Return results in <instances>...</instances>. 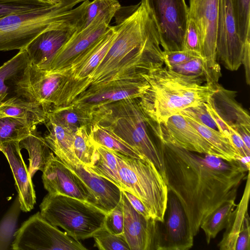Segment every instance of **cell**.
<instances>
[{
    "mask_svg": "<svg viewBox=\"0 0 250 250\" xmlns=\"http://www.w3.org/2000/svg\"><path fill=\"white\" fill-rule=\"evenodd\" d=\"M49 111L41 104L19 96L3 100L0 104V115L21 119L34 126L45 123Z\"/></svg>",
    "mask_w": 250,
    "mask_h": 250,
    "instance_id": "24",
    "label": "cell"
},
{
    "mask_svg": "<svg viewBox=\"0 0 250 250\" xmlns=\"http://www.w3.org/2000/svg\"><path fill=\"white\" fill-rule=\"evenodd\" d=\"M233 129L240 136L247 148L250 149V128L239 126Z\"/></svg>",
    "mask_w": 250,
    "mask_h": 250,
    "instance_id": "50",
    "label": "cell"
},
{
    "mask_svg": "<svg viewBox=\"0 0 250 250\" xmlns=\"http://www.w3.org/2000/svg\"><path fill=\"white\" fill-rule=\"evenodd\" d=\"M48 112L47 119L73 132L82 126L89 127L92 118L72 104L54 106Z\"/></svg>",
    "mask_w": 250,
    "mask_h": 250,
    "instance_id": "30",
    "label": "cell"
},
{
    "mask_svg": "<svg viewBox=\"0 0 250 250\" xmlns=\"http://www.w3.org/2000/svg\"><path fill=\"white\" fill-rule=\"evenodd\" d=\"M14 250H85L80 242L47 221L37 212L23 222L15 233Z\"/></svg>",
    "mask_w": 250,
    "mask_h": 250,
    "instance_id": "8",
    "label": "cell"
},
{
    "mask_svg": "<svg viewBox=\"0 0 250 250\" xmlns=\"http://www.w3.org/2000/svg\"><path fill=\"white\" fill-rule=\"evenodd\" d=\"M40 208L44 219L78 240L92 237L104 227L106 213L85 201L48 193Z\"/></svg>",
    "mask_w": 250,
    "mask_h": 250,
    "instance_id": "7",
    "label": "cell"
},
{
    "mask_svg": "<svg viewBox=\"0 0 250 250\" xmlns=\"http://www.w3.org/2000/svg\"><path fill=\"white\" fill-rule=\"evenodd\" d=\"M8 93H0V104L2 101H3L6 96L7 95Z\"/></svg>",
    "mask_w": 250,
    "mask_h": 250,
    "instance_id": "52",
    "label": "cell"
},
{
    "mask_svg": "<svg viewBox=\"0 0 250 250\" xmlns=\"http://www.w3.org/2000/svg\"><path fill=\"white\" fill-rule=\"evenodd\" d=\"M235 97V91L226 89L218 83L207 103L228 126L232 128L239 126L250 128L249 113Z\"/></svg>",
    "mask_w": 250,
    "mask_h": 250,
    "instance_id": "23",
    "label": "cell"
},
{
    "mask_svg": "<svg viewBox=\"0 0 250 250\" xmlns=\"http://www.w3.org/2000/svg\"><path fill=\"white\" fill-rule=\"evenodd\" d=\"M168 191L178 198L193 237L206 218L235 200L249 170L240 161L191 152L158 141Z\"/></svg>",
    "mask_w": 250,
    "mask_h": 250,
    "instance_id": "1",
    "label": "cell"
},
{
    "mask_svg": "<svg viewBox=\"0 0 250 250\" xmlns=\"http://www.w3.org/2000/svg\"><path fill=\"white\" fill-rule=\"evenodd\" d=\"M113 152L118 162L123 190L131 192L139 199L151 218L163 222L168 190L160 172L145 157H131Z\"/></svg>",
    "mask_w": 250,
    "mask_h": 250,
    "instance_id": "6",
    "label": "cell"
},
{
    "mask_svg": "<svg viewBox=\"0 0 250 250\" xmlns=\"http://www.w3.org/2000/svg\"><path fill=\"white\" fill-rule=\"evenodd\" d=\"M229 139L238 152L241 158L240 159L242 158L250 156V149H248L246 146L240 136L234 129L229 126Z\"/></svg>",
    "mask_w": 250,
    "mask_h": 250,
    "instance_id": "47",
    "label": "cell"
},
{
    "mask_svg": "<svg viewBox=\"0 0 250 250\" xmlns=\"http://www.w3.org/2000/svg\"><path fill=\"white\" fill-rule=\"evenodd\" d=\"M133 208L140 214L146 218H151L148 212L141 201L131 192L122 190Z\"/></svg>",
    "mask_w": 250,
    "mask_h": 250,
    "instance_id": "48",
    "label": "cell"
},
{
    "mask_svg": "<svg viewBox=\"0 0 250 250\" xmlns=\"http://www.w3.org/2000/svg\"><path fill=\"white\" fill-rule=\"evenodd\" d=\"M89 127L83 126L74 132L73 152L76 158L84 165L92 166L96 146L92 141L89 132Z\"/></svg>",
    "mask_w": 250,
    "mask_h": 250,
    "instance_id": "34",
    "label": "cell"
},
{
    "mask_svg": "<svg viewBox=\"0 0 250 250\" xmlns=\"http://www.w3.org/2000/svg\"><path fill=\"white\" fill-rule=\"evenodd\" d=\"M242 197L232 211L221 240L217 245L221 250H235L236 242L248 213L250 194V172H248Z\"/></svg>",
    "mask_w": 250,
    "mask_h": 250,
    "instance_id": "25",
    "label": "cell"
},
{
    "mask_svg": "<svg viewBox=\"0 0 250 250\" xmlns=\"http://www.w3.org/2000/svg\"><path fill=\"white\" fill-rule=\"evenodd\" d=\"M159 32L163 51L183 50L188 20L185 0H143Z\"/></svg>",
    "mask_w": 250,
    "mask_h": 250,
    "instance_id": "11",
    "label": "cell"
},
{
    "mask_svg": "<svg viewBox=\"0 0 250 250\" xmlns=\"http://www.w3.org/2000/svg\"><path fill=\"white\" fill-rule=\"evenodd\" d=\"M116 35L115 26H109L104 34L79 56L65 70L68 79L59 106L70 104L77 90L95 71L106 55Z\"/></svg>",
    "mask_w": 250,
    "mask_h": 250,
    "instance_id": "15",
    "label": "cell"
},
{
    "mask_svg": "<svg viewBox=\"0 0 250 250\" xmlns=\"http://www.w3.org/2000/svg\"><path fill=\"white\" fill-rule=\"evenodd\" d=\"M219 8V0H189L188 18L195 24L211 85L217 84L221 76L216 57Z\"/></svg>",
    "mask_w": 250,
    "mask_h": 250,
    "instance_id": "12",
    "label": "cell"
},
{
    "mask_svg": "<svg viewBox=\"0 0 250 250\" xmlns=\"http://www.w3.org/2000/svg\"><path fill=\"white\" fill-rule=\"evenodd\" d=\"M76 31V27L71 26L52 28L40 34L25 48L30 62L49 71L57 53Z\"/></svg>",
    "mask_w": 250,
    "mask_h": 250,
    "instance_id": "21",
    "label": "cell"
},
{
    "mask_svg": "<svg viewBox=\"0 0 250 250\" xmlns=\"http://www.w3.org/2000/svg\"><path fill=\"white\" fill-rule=\"evenodd\" d=\"M95 246L101 250H130L123 234L116 235L109 232L104 227L92 237Z\"/></svg>",
    "mask_w": 250,
    "mask_h": 250,
    "instance_id": "38",
    "label": "cell"
},
{
    "mask_svg": "<svg viewBox=\"0 0 250 250\" xmlns=\"http://www.w3.org/2000/svg\"><path fill=\"white\" fill-rule=\"evenodd\" d=\"M42 172L43 186L49 193L78 199L97 207L96 199L90 189L53 152Z\"/></svg>",
    "mask_w": 250,
    "mask_h": 250,
    "instance_id": "18",
    "label": "cell"
},
{
    "mask_svg": "<svg viewBox=\"0 0 250 250\" xmlns=\"http://www.w3.org/2000/svg\"><path fill=\"white\" fill-rule=\"evenodd\" d=\"M245 43L237 31L231 0H219L216 45L217 61L229 70H237L242 64Z\"/></svg>",
    "mask_w": 250,
    "mask_h": 250,
    "instance_id": "16",
    "label": "cell"
},
{
    "mask_svg": "<svg viewBox=\"0 0 250 250\" xmlns=\"http://www.w3.org/2000/svg\"><path fill=\"white\" fill-rule=\"evenodd\" d=\"M88 0H62L46 7L0 18V51L25 49L41 33L76 26Z\"/></svg>",
    "mask_w": 250,
    "mask_h": 250,
    "instance_id": "4",
    "label": "cell"
},
{
    "mask_svg": "<svg viewBox=\"0 0 250 250\" xmlns=\"http://www.w3.org/2000/svg\"><path fill=\"white\" fill-rule=\"evenodd\" d=\"M241 63L243 64L247 84L250 83V40L247 41L244 44Z\"/></svg>",
    "mask_w": 250,
    "mask_h": 250,
    "instance_id": "49",
    "label": "cell"
},
{
    "mask_svg": "<svg viewBox=\"0 0 250 250\" xmlns=\"http://www.w3.org/2000/svg\"><path fill=\"white\" fill-rule=\"evenodd\" d=\"M120 8L118 1L99 14L83 30L76 31L57 53L49 71H60L68 68L79 56L104 34L112 18Z\"/></svg>",
    "mask_w": 250,
    "mask_h": 250,
    "instance_id": "13",
    "label": "cell"
},
{
    "mask_svg": "<svg viewBox=\"0 0 250 250\" xmlns=\"http://www.w3.org/2000/svg\"><path fill=\"white\" fill-rule=\"evenodd\" d=\"M183 50L201 56L199 35L194 22L189 18L185 36Z\"/></svg>",
    "mask_w": 250,
    "mask_h": 250,
    "instance_id": "44",
    "label": "cell"
},
{
    "mask_svg": "<svg viewBox=\"0 0 250 250\" xmlns=\"http://www.w3.org/2000/svg\"><path fill=\"white\" fill-rule=\"evenodd\" d=\"M36 128V126L25 120L0 115V145L10 141H20Z\"/></svg>",
    "mask_w": 250,
    "mask_h": 250,
    "instance_id": "33",
    "label": "cell"
},
{
    "mask_svg": "<svg viewBox=\"0 0 250 250\" xmlns=\"http://www.w3.org/2000/svg\"><path fill=\"white\" fill-rule=\"evenodd\" d=\"M250 250V223L248 213L245 216L242 228L238 236L235 250Z\"/></svg>",
    "mask_w": 250,
    "mask_h": 250,
    "instance_id": "46",
    "label": "cell"
},
{
    "mask_svg": "<svg viewBox=\"0 0 250 250\" xmlns=\"http://www.w3.org/2000/svg\"><path fill=\"white\" fill-rule=\"evenodd\" d=\"M166 217L162 222L161 250H188L193 245L184 209L176 196L168 191Z\"/></svg>",
    "mask_w": 250,
    "mask_h": 250,
    "instance_id": "19",
    "label": "cell"
},
{
    "mask_svg": "<svg viewBox=\"0 0 250 250\" xmlns=\"http://www.w3.org/2000/svg\"><path fill=\"white\" fill-rule=\"evenodd\" d=\"M20 141H13L0 145V151L6 157L12 171L21 209L32 210L36 203V193L32 177L21 152Z\"/></svg>",
    "mask_w": 250,
    "mask_h": 250,
    "instance_id": "22",
    "label": "cell"
},
{
    "mask_svg": "<svg viewBox=\"0 0 250 250\" xmlns=\"http://www.w3.org/2000/svg\"><path fill=\"white\" fill-rule=\"evenodd\" d=\"M118 1L117 0H94L91 2L89 0L77 24L76 32L83 30L99 14Z\"/></svg>",
    "mask_w": 250,
    "mask_h": 250,
    "instance_id": "40",
    "label": "cell"
},
{
    "mask_svg": "<svg viewBox=\"0 0 250 250\" xmlns=\"http://www.w3.org/2000/svg\"><path fill=\"white\" fill-rule=\"evenodd\" d=\"M20 209V204L17 196L12 207L0 222V250H7L10 246H11L17 230Z\"/></svg>",
    "mask_w": 250,
    "mask_h": 250,
    "instance_id": "36",
    "label": "cell"
},
{
    "mask_svg": "<svg viewBox=\"0 0 250 250\" xmlns=\"http://www.w3.org/2000/svg\"><path fill=\"white\" fill-rule=\"evenodd\" d=\"M163 54L164 63L168 68L181 64L193 58L201 57L200 55L185 50L163 51Z\"/></svg>",
    "mask_w": 250,
    "mask_h": 250,
    "instance_id": "45",
    "label": "cell"
},
{
    "mask_svg": "<svg viewBox=\"0 0 250 250\" xmlns=\"http://www.w3.org/2000/svg\"><path fill=\"white\" fill-rule=\"evenodd\" d=\"M51 5L39 0H0V18Z\"/></svg>",
    "mask_w": 250,
    "mask_h": 250,
    "instance_id": "39",
    "label": "cell"
},
{
    "mask_svg": "<svg viewBox=\"0 0 250 250\" xmlns=\"http://www.w3.org/2000/svg\"><path fill=\"white\" fill-rule=\"evenodd\" d=\"M93 123L110 130L151 161L165 180L163 159L148 133L147 117L141 107L139 98L126 99L101 107L92 115Z\"/></svg>",
    "mask_w": 250,
    "mask_h": 250,
    "instance_id": "5",
    "label": "cell"
},
{
    "mask_svg": "<svg viewBox=\"0 0 250 250\" xmlns=\"http://www.w3.org/2000/svg\"><path fill=\"white\" fill-rule=\"evenodd\" d=\"M143 77L149 86L139 99L140 104L147 118L156 123L206 103L215 89V85L203 84V78L182 75L163 65L149 69Z\"/></svg>",
    "mask_w": 250,
    "mask_h": 250,
    "instance_id": "3",
    "label": "cell"
},
{
    "mask_svg": "<svg viewBox=\"0 0 250 250\" xmlns=\"http://www.w3.org/2000/svg\"><path fill=\"white\" fill-rule=\"evenodd\" d=\"M81 179L95 197L97 207L106 214L118 204L121 199L122 190L109 180L92 171L76 157L67 158L57 155Z\"/></svg>",
    "mask_w": 250,
    "mask_h": 250,
    "instance_id": "20",
    "label": "cell"
},
{
    "mask_svg": "<svg viewBox=\"0 0 250 250\" xmlns=\"http://www.w3.org/2000/svg\"><path fill=\"white\" fill-rule=\"evenodd\" d=\"M180 113L210 128L218 131L215 121L207 108L205 103L187 107Z\"/></svg>",
    "mask_w": 250,
    "mask_h": 250,
    "instance_id": "42",
    "label": "cell"
},
{
    "mask_svg": "<svg viewBox=\"0 0 250 250\" xmlns=\"http://www.w3.org/2000/svg\"><path fill=\"white\" fill-rule=\"evenodd\" d=\"M21 149L27 150L29 156L28 170L32 177L38 171H42L52 152L47 143L36 128L27 137L20 141Z\"/></svg>",
    "mask_w": 250,
    "mask_h": 250,
    "instance_id": "26",
    "label": "cell"
},
{
    "mask_svg": "<svg viewBox=\"0 0 250 250\" xmlns=\"http://www.w3.org/2000/svg\"><path fill=\"white\" fill-rule=\"evenodd\" d=\"M121 200L124 215L123 234L130 250H161L162 222L138 213L122 190Z\"/></svg>",
    "mask_w": 250,
    "mask_h": 250,
    "instance_id": "17",
    "label": "cell"
},
{
    "mask_svg": "<svg viewBox=\"0 0 250 250\" xmlns=\"http://www.w3.org/2000/svg\"></svg>",
    "mask_w": 250,
    "mask_h": 250,
    "instance_id": "53",
    "label": "cell"
},
{
    "mask_svg": "<svg viewBox=\"0 0 250 250\" xmlns=\"http://www.w3.org/2000/svg\"><path fill=\"white\" fill-rule=\"evenodd\" d=\"M236 204L235 200L225 203L215 209L203 222L200 226L204 232L208 244L227 227L230 214Z\"/></svg>",
    "mask_w": 250,
    "mask_h": 250,
    "instance_id": "32",
    "label": "cell"
},
{
    "mask_svg": "<svg viewBox=\"0 0 250 250\" xmlns=\"http://www.w3.org/2000/svg\"><path fill=\"white\" fill-rule=\"evenodd\" d=\"M179 74L194 78H203L208 84L209 77L204 59L197 57L168 68Z\"/></svg>",
    "mask_w": 250,
    "mask_h": 250,
    "instance_id": "41",
    "label": "cell"
},
{
    "mask_svg": "<svg viewBox=\"0 0 250 250\" xmlns=\"http://www.w3.org/2000/svg\"><path fill=\"white\" fill-rule=\"evenodd\" d=\"M147 121L158 141L163 143L224 159L222 154L204 138L180 113L171 116L165 122L154 123L147 118Z\"/></svg>",
    "mask_w": 250,
    "mask_h": 250,
    "instance_id": "14",
    "label": "cell"
},
{
    "mask_svg": "<svg viewBox=\"0 0 250 250\" xmlns=\"http://www.w3.org/2000/svg\"><path fill=\"white\" fill-rule=\"evenodd\" d=\"M89 132L94 144L129 157L138 158L144 157L112 131L97 123L91 124Z\"/></svg>",
    "mask_w": 250,
    "mask_h": 250,
    "instance_id": "27",
    "label": "cell"
},
{
    "mask_svg": "<svg viewBox=\"0 0 250 250\" xmlns=\"http://www.w3.org/2000/svg\"><path fill=\"white\" fill-rule=\"evenodd\" d=\"M116 35L101 63L77 91L94 83L139 77L164 64L158 31L142 0L115 26Z\"/></svg>",
    "mask_w": 250,
    "mask_h": 250,
    "instance_id": "2",
    "label": "cell"
},
{
    "mask_svg": "<svg viewBox=\"0 0 250 250\" xmlns=\"http://www.w3.org/2000/svg\"><path fill=\"white\" fill-rule=\"evenodd\" d=\"M68 79L66 70L47 71L29 62L13 80L19 96L40 103L50 110L58 106Z\"/></svg>",
    "mask_w": 250,
    "mask_h": 250,
    "instance_id": "9",
    "label": "cell"
},
{
    "mask_svg": "<svg viewBox=\"0 0 250 250\" xmlns=\"http://www.w3.org/2000/svg\"><path fill=\"white\" fill-rule=\"evenodd\" d=\"M92 166L88 167L95 173L102 176L123 189L118 168V162L114 152L104 146L96 145Z\"/></svg>",
    "mask_w": 250,
    "mask_h": 250,
    "instance_id": "29",
    "label": "cell"
},
{
    "mask_svg": "<svg viewBox=\"0 0 250 250\" xmlns=\"http://www.w3.org/2000/svg\"><path fill=\"white\" fill-rule=\"evenodd\" d=\"M45 123L48 133L44 139L54 154L67 158L76 157L73 149L75 132L48 119Z\"/></svg>",
    "mask_w": 250,
    "mask_h": 250,
    "instance_id": "28",
    "label": "cell"
},
{
    "mask_svg": "<svg viewBox=\"0 0 250 250\" xmlns=\"http://www.w3.org/2000/svg\"><path fill=\"white\" fill-rule=\"evenodd\" d=\"M182 115L204 138L222 154L225 160L240 161L241 158L238 152L227 137L218 130L201 124L188 116Z\"/></svg>",
    "mask_w": 250,
    "mask_h": 250,
    "instance_id": "31",
    "label": "cell"
},
{
    "mask_svg": "<svg viewBox=\"0 0 250 250\" xmlns=\"http://www.w3.org/2000/svg\"><path fill=\"white\" fill-rule=\"evenodd\" d=\"M29 62L27 52L23 49L0 66V93H7L6 82L19 76Z\"/></svg>",
    "mask_w": 250,
    "mask_h": 250,
    "instance_id": "35",
    "label": "cell"
},
{
    "mask_svg": "<svg viewBox=\"0 0 250 250\" xmlns=\"http://www.w3.org/2000/svg\"><path fill=\"white\" fill-rule=\"evenodd\" d=\"M124 226V215L123 203L121 199L115 208L106 214L104 227L110 233L119 235L123 234Z\"/></svg>",
    "mask_w": 250,
    "mask_h": 250,
    "instance_id": "43",
    "label": "cell"
},
{
    "mask_svg": "<svg viewBox=\"0 0 250 250\" xmlns=\"http://www.w3.org/2000/svg\"><path fill=\"white\" fill-rule=\"evenodd\" d=\"M250 0H231L237 31L244 43L250 40Z\"/></svg>",
    "mask_w": 250,
    "mask_h": 250,
    "instance_id": "37",
    "label": "cell"
},
{
    "mask_svg": "<svg viewBox=\"0 0 250 250\" xmlns=\"http://www.w3.org/2000/svg\"><path fill=\"white\" fill-rule=\"evenodd\" d=\"M43 2L50 4H55L61 2V0H39Z\"/></svg>",
    "mask_w": 250,
    "mask_h": 250,
    "instance_id": "51",
    "label": "cell"
},
{
    "mask_svg": "<svg viewBox=\"0 0 250 250\" xmlns=\"http://www.w3.org/2000/svg\"><path fill=\"white\" fill-rule=\"evenodd\" d=\"M148 86L143 76L94 83L70 104L92 118L93 114L105 105L126 99L141 98Z\"/></svg>",
    "mask_w": 250,
    "mask_h": 250,
    "instance_id": "10",
    "label": "cell"
}]
</instances>
